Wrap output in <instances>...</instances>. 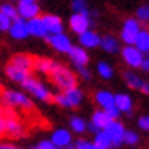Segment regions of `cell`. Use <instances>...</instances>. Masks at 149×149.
<instances>
[{
    "label": "cell",
    "mask_w": 149,
    "mask_h": 149,
    "mask_svg": "<svg viewBox=\"0 0 149 149\" xmlns=\"http://www.w3.org/2000/svg\"><path fill=\"white\" fill-rule=\"evenodd\" d=\"M137 127L141 129V131L149 132V114H144L137 119Z\"/></svg>",
    "instance_id": "obj_35"
},
{
    "label": "cell",
    "mask_w": 149,
    "mask_h": 149,
    "mask_svg": "<svg viewBox=\"0 0 149 149\" xmlns=\"http://www.w3.org/2000/svg\"><path fill=\"white\" fill-rule=\"evenodd\" d=\"M8 34L12 39L15 40H25L29 37V30H27V20H24L20 17H17L12 20L10 27H8Z\"/></svg>",
    "instance_id": "obj_15"
},
{
    "label": "cell",
    "mask_w": 149,
    "mask_h": 149,
    "mask_svg": "<svg viewBox=\"0 0 149 149\" xmlns=\"http://www.w3.org/2000/svg\"><path fill=\"white\" fill-rule=\"evenodd\" d=\"M20 86L24 91H27V94H30L32 97H35L40 102H52V99H54V94L50 92V89L42 81H39L37 77H34V75L27 77Z\"/></svg>",
    "instance_id": "obj_3"
},
{
    "label": "cell",
    "mask_w": 149,
    "mask_h": 149,
    "mask_svg": "<svg viewBox=\"0 0 149 149\" xmlns=\"http://www.w3.org/2000/svg\"><path fill=\"white\" fill-rule=\"evenodd\" d=\"M124 82H126L131 89H134V91H141L142 84H144L146 81H144L142 77H139L136 72H132V70H126V72H124Z\"/></svg>",
    "instance_id": "obj_26"
},
{
    "label": "cell",
    "mask_w": 149,
    "mask_h": 149,
    "mask_svg": "<svg viewBox=\"0 0 149 149\" xmlns=\"http://www.w3.org/2000/svg\"><path fill=\"white\" fill-rule=\"evenodd\" d=\"M141 24L137 22L136 17H129L122 22V29H121V40L126 44V45H134L136 35L139 34L141 30Z\"/></svg>",
    "instance_id": "obj_5"
},
{
    "label": "cell",
    "mask_w": 149,
    "mask_h": 149,
    "mask_svg": "<svg viewBox=\"0 0 149 149\" xmlns=\"http://www.w3.org/2000/svg\"><path fill=\"white\" fill-rule=\"evenodd\" d=\"M5 136L10 139H20L24 136V124L10 112V109H5Z\"/></svg>",
    "instance_id": "obj_6"
},
{
    "label": "cell",
    "mask_w": 149,
    "mask_h": 149,
    "mask_svg": "<svg viewBox=\"0 0 149 149\" xmlns=\"http://www.w3.org/2000/svg\"><path fill=\"white\" fill-rule=\"evenodd\" d=\"M141 92L142 94H146V95H149V82H144V84H142Z\"/></svg>",
    "instance_id": "obj_41"
},
{
    "label": "cell",
    "mask_w": 149,
    "mask_h": 149,
    "mask_svg": "<svg viewBox=\"0 0 149 149\" xmlns=\"http://www.w3.org/2000/svg\"><path fill=\"white\" fill-rule=\"evenodd\" d=\"M146 55H148V59H149V52H148V54H146Z\"/></svg>",
    "instance_id": "obj_47"
},
{
    "label": "cell",
    "mask_w": 149,
    "mask_h": 149,
    "mask_svg": "<svg viewBox=\"0 0 149 149\" xmlns=\"http://www.w3.org/2000/svg\"><path fill=\"white\" fill-rule=\"evenodd\" d=\"M32 149H57V148H55L54 144L50 142V139H45V141L37 142V144H35V146H34Z\"/></svg>",
    "instance_id": "obj_37"
},
{
    "label": "cell",
    "mask_w": 149,
    "mask_h": 149,
    "mask_svg": "<svg viewBox=\"0 0 149 149\" xmlns=\"http://www.w3.org/2000/svg\"><path fill=\"white\" fill-rule=\"evenodd\" d=\"M27 30H29V37H30V35H32V37H37V39H47L49 37L40 17H35V19L27 20Z\"/></svg>",
    "instance_id": "obj_20"
},
{
    "label": "cell",
    "mask_w": 149,
    "mask_h": 149,
    "mask_svg": "<svg viewBox=\"0 0 149 149\" xmlns=\"http://www.w3.org/2000/svg\"><path fill=\"white\" fill-rule=\"evenodd\" d=\"M121 55H122V61L126 62V65L131 69H139L142 61H144V57H146L134 45H124L121 49Z\"/></svg>",
    "instance_id": "obj_7"
},
{
    "label": "cell",
    "mask_w": 149,
    "mask_h": 149,
    "mask_svg": "<svg viewBox=\"0 0 149 149\" xmlns=\"http://www.w3.org/2000/svg\"><path fill=\"white\" fill-rule=\"evenodd\" d=\"M124 124H122L119 119H114V121H111L104 127V132L111 137V142H112V148H117V146H121L122 144V136H124Z\"/></svg>",
    "instance_id": "obj_11"
},
{
    "label": "cell",
    "mask_w": 149,
    "mask_h": 149,
    "mask_svg": "<svg viewBox=\"0 0 149 149\" xmlns=\"http://www.w3.org/2000/svg\"><path fill=\"white\" fill-rule=\"evenodd\" d=\"M69 127L75 134H84V132H87V122L84 121L81 116H72L70 121H69Z\"/></svg>",
    "instance_id": "obj_27"
},
{
    "label": "cell",
    "mask_w": 149,
    "mask_h": 149,
    "mask_svg": "<svg viewBox=\"0 0 149 149\" xmlns=\"http://www.w3.org/2000/svg\"><path fill=\"white\" fill-rule=\"evenodd\" d=\"M0 149H20V148H17V146H14V144H2Z\"/></svg>",
    "instance_id": "obj_42"
},
{
    "label": "cell",
    "mask_w": 149,
    "mask_h": 149,
    "mask_svg": "<svg viewBox=\"0 0 149 149\" xmlns=\"http://www.w3.org/2000/svg\"><path fill=\"white\" fill-rule=\"evenodd\" d=\"M0 148H2V144H0Z\"/></svg>",
    "instance_id": "obj_48"
},
{
    "label": "cell",
    "mask_w": 149,
    "mask_h": 149,
    "mask_svg": "<svg viewBox=\"0 0 149 149\" xmlns=\"http://www.w3.org/2000/svg\"><path fill=\"white\" fill-rule=\"evenodd\" d=\"M134 47L142 52L146 55L149 52V30L148 29H141L139 34L136 35V40H134Z\"/></svg>",
    "instance_id": "obj_25"
},
{
    "label": "cell",
    "mask_w": 149,
    "mask_h": 149,
    "mask_svg": "<svg viewBox=\"0 0 149 149\" xmlns=\"http://www.w3.org/2000/svg\"><path fill=\"white\" fill-rule=\"evenodd\" d=\"M91 24H92V19L91 15H82V14H72L70 19H69V27L74 34H82L91 29Z\"/></svg>",
    "instance_id": "obj_12"
},
{
    "label": "cell",
    "mask_w": 149,
    "mask_h": 149,
    "mask_svg": "<svg viewBox=\"0 0 149 149\" xmlns=\"http://www.w3.org/2000/svg\"><path fill=\"white\" fill-rule=\"evenodd\" d=\"M52 101L57 106H61V107L74 109V107H79L82 104V101H84V92L79 87H72V89H67V91H62L59 94H54V99Z\"/></svg>",
    "instance_id": "obj_4"
},
{
    "label": "cell",
    "mask_w": 149,
    "mask_h": 149,
    "mask_svg": "<svg viewBox=\"0 0 149 149\" xmlns=\"http://www.w3.org/2000/svg\"><path fill=\"white\" fill-rule=\"evenodd\" d=\"M12 20L8 19L7 15H3L0 12V32H8V27H10Z\"/></svg>",
    "instance_id": "obj_36"
},
{
    "label": "cell",
    "mask_w": 149,
    "mask_h": 149,
    "mask_svg": "<svg viewBox=\"0 0 149 149\" xmlns=\"http://www.w3.org/2000/svg\"><path fill=\"white\" fill-rule=\"evenodd\" d=\"M74 149H101L99 146H95L92 141H87V139H81V141L75 142Z\"/></svg>",
    "instance_id": "obj_34"
},
{
    "label": "cell",
    "mask_w": 149,
    "mask_h": 149,
    "mask_svg": "<svg viewBox=\"0 0 149 149\" xmlns=\"http://www.w3.org/2000/svg\"><path fill=\"white\" fill-rule=\"evenodd\" d=\"M17 7V15L24 20H30L35 17H40V5L37 2H24L19 0V3H15Z\"/></svg>",
    "instance_id": "obj_9"
},
{
    "label": "cell",
    "mask_w": 149,
    "mask_h": 149,
    "mask_svg": "<svg viewBox=\"0 0 149 149\" xmlns=\"http://www.w3.org/2000/svg\"><path fill=\"white\" fill-rule=\"evenodd\" d=\"M0 117H5V107L0 104Z\"/></svg>",
    "instance_id": "obj_43"
},
{
    "label": "cell",
    "mask_w": 149,
    "mask_h": 149,
    "mask_svg": "<svg viewBox=\"0 0 149 149\" xmlns=\"http://www.w3.org/2000/svg\"><path fill=\"white\" fill-rule=\"evenodd\" d=\"M111 149H114V148H111Z\"/></svg>",
    "instance_id": "obj_50"
},
{
    "label": "cell",
    "mask_w": 149,
    "mask_h": 149,
    "mask_svg": "<svg viewBox=\"0 0 149 149\" xmlns=\"http://www.w3.org/2000/svg\"><path fill=\"white\" fill-rule=\"evenodd\" d=\"M50 142L57 149H70L72 146V134L67 129H55L50 136Z\"/></svg>",
    "instance_id": "obj_14"
},
{
    "label": "cell",
    "mask_w": 149,
    "mask_h": 149,
    "mask_svg": "<svg viewBox=\"0 0 149 149\" xmlns=\"http://www.w3.org/2000/svg\"><path fill=\"white\" fill-rule=\"evenodd\" d=\"M5 75H7L10 81L17 82V84H22V82L25 81L27 77H30V72H27V70H22V69L15 67V65H12L10 62H8L7 65H5Z\"/></svg>",
    "instance_id": "obj_23"
},
{
    "label": "cell",
    "mask_w": 149,
    "mask_h": 149,
    "mask_svg": "<svg viewBox=\"0 0 149 149\" xmlns=\"http://www.w3.org/2000/svg\"><path fill=\"white\" fill-rule=\"evenodd\" d=\"M40 19L44 27H45L47 35H55L64 32V22H62L61 17H57L54 14H45V15H40Z\"/></svg>",
    "instance_id": "obj_13"
},
{
    "label": "cell",
    "mask_w": 149,
    "mask_h": 149,
    "mask_svg": "<svg viewBox=\"0 0 149 149\" xmlns=\"http://www.w3.org/2000/svg\"><path fill=\"white\" fill-rule=\"evenodd\" d=\"M10 2H19V0H10Z\"/></svg>",
    "instance_id": "obj_46"
},
{
    "label": "cell",
    "mask_w": 149,
    "mask_h": 149,
    "mask_svg": "<svg viewBox=\"0 0 149 149\" xmlns=\"http://www.w3.org/2000/svg\"><path fill=\"white\" fill-rule=\"evenodd\" d=\"M75 70H77V75H79L81 79H84V81H91V70H89L87 67H77Z\"/></svg>",
    "instance_id": "obj_38"
},
{
    "label": "cell",
    "mask_w": 149,
    "mask_h": 149,
    "mask_svg": "<svg viewBox=\"0 0 149 149\" xmlns=\"http://www.w3.org/2000/svg\"><path fill=\"white\" fill-rule=\"evenodd\" d=\"M5 136V117H0V137Z\"/></svg>",
    "instance_id": "obj_39"
},
{
    "label": "cell",
    "mask_w": 149,
    "mask_h": 149,
    "mask_svg": "<svg viewBox=\"0 0 149 149\" xmlns=\"http://www.w3.org/2000/svg\"><path fill=\"white\" fill-rule=\"evenodd\" d=\"M2 89H3V87H2V82H0V92H2Z\"/></svg>",
    "instance_id": "obj_45"
},
{
    "label": "cell",
    "mask_w": 149,
    "mask_h": 149,
    "mask_svg": "<svg viewBox=\"0 0 149 149\" xmlns=\"http://www.w3.org/2000/svg\"><path fill=\"white\" fill-rule=\"evenodd\" d=\"M136 19L139 24H149V3H144L136 10Z\"/></svg>",
    "instance_id": "obj_32"
},
{
    "label": "cell",
    "mask_w": 149,
    "mask_h": 149,
    "mask_svg": "<svg viewBox=\"0 0 149 149\" xmlns=\"http://www.w3.org/2000/svg\"><path fill=\"white\" fill-rule=\"evenodd\" d=\"M49 75H50L52 82L55 84V87L61 89V92L67 91V89L77 87V74L74 70H70L67 65H62L59 62H55L54 69Z\"/></svg>",
    "instance_id": "obj_2"
},
{
    "label": "cell",
    "mask_w": 149,
    "mask_h": 149,
    "mask_svg": "<svg viewBox=\"0 0 149 149\" xmlns=\"http://www.w3.org/2000/svg\"><path fill=\"white\" fill-rule=\"evenodd\" d=\"M72 10H74V14L91 15V10H89V5L86 0H72Z\"/></svg>",
    "instance_id": "obj_31"
},
{
    "label": "cell",
    "mask_w": 149,
    "mask_h": 149,
    "mask_svg": "<svg viewBox=\"0 0 149 149\" xmlns=\"http://www.w3.org/2000/svg\"><path fill=\"white\" fill-rule=\"evenodd\" d=\"M45 40L49 42V45L54 49V50L61 52V54H69V50L72 49V40H70V37L65 32L55 34V35H49Z\"/></svg>",
    "instance_id": "obj_10"
},
{
    "label": "cell",
    "mask_w": 149,
    "mask_h": 149,
    "mask_svg": "<svg viewBox=\"0 0 149 149\" xmlns=\"http://www.w3.org/2000/svg\"><path fill=\"white\" fill-rule=\"evenodd\" d=\"M114 106L119 109L121 114L126 116H132V111H134V101L129 94H114Z\"/></svg>",
    "instance_id": "obj_18"
},
{
    "label": "cell",
    "mask_w": 149,
    "mask_h": 149,
    "mask_svg": "<svg viewBox=\"0 0 149 149\" xmlns=\"http://www.w3.org/2000/svg\"><path fill=\"white\" fill-rule=\"evenodd\" d=\"M99 47L104 50V52H107V54H117L119 50H121V42L119 39L116 37V35H104L101 37V44H99Z\"/></svg>",
    "instance_id": "obj_21"
},
{
    "label": "cell",
    "mask_w": 149,
    "mask_h": 149,
    "mask_svg": "<svg viewBox=\"0 0 149 149\" xmlns=\"http://www.w3.org/2000/svg\"><path fill=\"white\" fill-rule=\"evenodd\" d=\"M34 59L35 57H32L29 54H15V55H12V59L8 62L12 65H15V67L22 69V70H27V72L32 74V70H34Z\"/></svg>",
    "instance_id": "obj_19"
},
{
    "label": "cell",
    "mask_w": 149,
    "mask_h": 149,
    "mask_svg": "<svg viewBox=\"0 0 149 149\" xmlns=\"http://www.w3.org/2000/svg\"><path fill=\"white\" fill-rule=\"evenodd\" d=\"M95 146H99L101 149H111L112 148V142H111V137H109L104 131H99L97 134H94V141H92Z\"/></svg>",
    "instance_id": "obj_29"
},
{
    "label": "cell",
    "mask_w": 149,
    "mask_h": 149,
    "mask_svg": "<svg viewBox=\"0 0 149 149\" xmlns=\"http://www.w3.org/2000/svg\"><path fill=\"white\" fill-rule=\"evenodd\" d=\"M54 65H55V61L49 59V57H37V59H34V70L39 72V74L49 75L52 72Z\"/></svg>",
    "instance_id": "obj_24"
},
{
    "label": "cell",
    "mask_w": 149,
    "mask_h": 149,
    "mask_svg": "<svg viewBox=\"0 0 149 149\" xmlns=\"http://www.w3.org/2000/svg\"><path fill=\"white\" fill-rule=\"evenodd\" d=\"M70 149H74V148H70Z\"/></svg>",
    "instance_id": "obj_49"
},
{
    "label": "cell",
    "mask_w": 149,
    "mask_h": 149,
    "mask_svg": "<svg viewBox=\"0 0 149 149\" xmlns=\"http://www.w3.org/2000/svg\"><path fill=\"white\" fill-rule=\"evenodd\" d=\"M111 121H114V119H112L106 111H102V109L94 111V114L91 117V122H87V131L92 132V134H97L99 131H104V127H106Z\"/></svg>",
    "instance_id": "obj_8"
},
{
    "label": "cell",
    "mask_w": 149,
    "mask_h": 149,
    "mask_svg": "<svg viewBox=\"0 0 149 149\" xmlns=\"http://www.w3.org/2000/svg\"><path fill=\"white\" fill-rule=\"evenodd\" d=\"M97 74H99V77H102L104 81H111V79L114 77V69H112L111 64L101 61V62H97Z\"/></svg>",
    "instance_id": "obj_28"
},
{
    "label": "cell",
    "mask_w": 149,
    "mask_h": 149,
    "mask_svg": "<svg viewBox=\"0 0 149 149\" xmlns=\"http://www.w3.org/2000/svg\"><path fill=\"white\" fill-rule=\"evenodd\" d=\"M139 142V134L136 131H124V136H122V144H127V146H136Z\"/></svg>",
    "instance_id": "obj_33"
},
{
    "label": "cell",
    "mask_w": 149,
    "mask_h": 149,
    "mask_svg": "<svg viewBox=\"0 0 149 149\" xmlns=\"http://www.w3.org/2000/svg\"><path fill=\"white\" fill-rule=\"evenodd\" d=\"M69 59L72 62V65L77 67H87L89 64V54L86 49H82L81 45H72V49L69 50Z\"/></svg>",
    "instance_id": "obj_16"
},
{
    "label": "cell",
    "mask_w": 149,
    "mask_h": 149,
    "mask_svg": "<svg viewBox=\"0 0 149 149\" xmlns=\"http://www.w3.org/2000/svg\"><path fill=\"white\" fill-rule=\"evenodd\" d=\"M0 104L5 109H25V111H32L34 109L32 99L25 92L14 91V89H2Z\"/></svg>",
    "instance_id": "obj_1"
},
{
    "label": "cell",
    "mask_w": 149,
    "mask_h": 149,
    "mask_svg": "<svg viewBox=\"0 0 149 149\" xmlns=\"http://www.w3.org/2000/svg\"><path fill=\"white\" fill-rule=\"evenodd\" d=\"M139 69H142L144 72H149V59L148 57H144V61H142V64H141V67Z\"/></svg>",
    "instance_id": "obj_40"
},
{
    "label": "cell",
    "mask_w": 149,
    "mask_h": 149,
    "mask_svg": "<svg viewBox=\"0 0 149 149\" xmlns=\"http://www.w3.org/2000/svg\"><path fill=\"white\" fill-rule=\"evenodd\" d=\"M77 39H79V45L82 49H95L99 47V44H101V35L97 34L95 30H86V32H82V34L77 35Z\"/></svg>",
    "instance_id": "obj_17"
},
{
    "label": "cell",
    "mask_w": 149,
    "mask_h": 149,
    "mask_svg": "<svg viewBox=\"0 0 149 149\" xmlns=\"http://www.w3.org/2000/svg\"><path fill=\"white\" fill-rule=\"evenodd\" d=\"M0 12H2L3 15H7L10 20H14V19L19 17V15H17V7H15V3H12V2L0 3Z\"/></svg>",
    "instance_id": "obj_30"
},
{
    "label": "cell",
    "mask_w": 149,
    "mask_h": 149,
    "mask_svg": "<svg viewBox=\"0 0 149 149\" xmlns=\"http://www.w3.org/2000/svg\"><path fill=\"white\" fill-rule=\"evenodd\" d=\"M94 101L102 111H107V109L114 107V94L109 92V91H97L94 94Z\"/></svg>",
    "instance_id": "obj_22"
},
{
    "label": "cell",
    "mask_w": 149,
    "mask_h": 149,
    "mask_svg": "<svg viewBox=\"0 0 149 149\" xmlns=\"http://www.w3.org/2000/svg\"><path fill=\"white\" fill-rule=\"evenodd\" d=\"M24 2H39V0H24Z\"/></svg>",
    "instance_id": "obj_44"
}]
</instances>
